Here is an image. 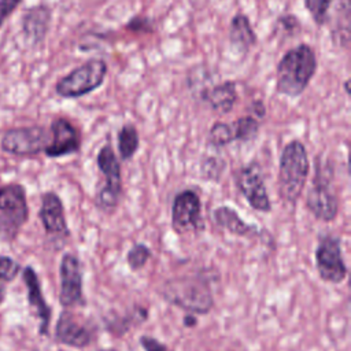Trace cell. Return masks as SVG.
Wrapping results in <instances>:
<instances>
[{
    "instance_id": "6da1fadb",
    "label": "cell",
    "mask_w": 351,
    "mask_h": 351,
    "mask_svg": "<svg viewBox=\"0 0 351 351\" xmlns=\"http://www.w3.org/2000/svg\"><path fill=\"white\" fill-rule=\"evenodd\" d=\"M318 67L317 55L308 44L288 49L276 67V90L288 97L300 96Z\"/></svg>"
},
{
    "instance_id": "7a4b0ae2",
    "label": "cell",
    "mask_w": 351,
    "mask_h": 351,
    "mask_svg": "<svg viewBox=\"0 0 351 351\" xmlns=\"http://www.w3.org/2000/svg\"><path fill=\"white\" fill-rule=\"evenodd\" d=\"M308 156L306 147L299 140L289 141L281 151L278 165V193L288 203L295 204L307 181Z\"/></svg>"
},
{
    "instance_id": "3957f363",
    "label": "cell",
    "mask_w": 351,
    "mask_h": 351,
    "mask_svg": "<svg viewBox=\"0 0 351 351\" xmlns=\"http://www.w3.org/2000/svg\"><path fill=\"white\" fill-rule=\"evenodd\" d=\"M162 296L189 314H207L214 306L208 281L199 276L167 280L162 287Z\"/></svg>"
},
{
    "instance_id": "277c9868",
    "label": "cell",
    "mask_w": 351,
    "mask_h": 351,
    "mask_svg": "<svg viewBox=\"0 0 351 351\" xmlns=\"http://www.w3.org/2000/svg\"><path fill=\"white\" fill-rule=\"evenodd\" d=\"M107 71L108 67L103 59H88L85 63L58 80L55 92L63 99L82 97L103 85Z\"/></svg>"
},
{
    "instance_id": "5b68a950",
    "label": "cell",
    "mask_w": 351,
    "mask_h": 351,
    "mask_svg": "<svg viewBox=\"0 0 351 351\" xmlns=\"http://www.w3.org/2000/svg\"><path fill=\"white\" fill-rule=\"evenodd\" d=\"M333 170L322 167L321 162L315 160V176L310 189L307 191L306 207L319 221L330 222L337 217L339 199L332 186Z\"/></svg>"
},
{
    "instance_id": "8992f818",
    "label": "cell",
    "mask_w": 351,
    "mask_h": 351,
    "mask_svg": "<svg viewBox=\"0 0 351 351\" xmlns=\"http://www.w3.org/2000/svg\"><path fill=\"white\" fill-rule=\"evenodd\" d=\"M29 217L25 188L11 182L0 186V236L14 240Z\"/></svg>"
},
{
    "instance_id": "52a82bcc",
    "label": "cell",
    "mask_w": 351,
    "mask_h": 351,
    "mask_svg": "<svg viewBox=\"0 0 351 351\" xmlns=\"http://www.w3.org/2000/svg\"><path fill=\"white\" fill-rule=\"evenodd\" d=\"M96 165L104 177V185L96 193L95 203L104 213H112L121 197L122 177L119 160L110 144L101 147L96 156Z\"/></svg>"
},
{
    "instance_id": "ba28073f",
    "label": "cell",
    "mask_w": 351,
    "mask_h": 351,
    "mask_svg": "<svg viewBox=\"0 0 351 351\" xmlns=\"http://www.w3.org/2000/svg\"><path fill=\"white\" fill-rule=\"evenodd\" d=\"M51 133L44 126H21L8 129L1 137V149L16 156H34L44 152Z\"/></svg>"
},
{
    "instance_id": "9c48e42d",
    "label": "cell",
    "mask_w": 351,
    "mask_h": 351,
    "mask_svg": "<svg viewBox=\"0 0 351 351\" xmlns=\"http://www.w3.org/2000/svg\"><path fill=\"white\" fill-rule=\"evenodd\" d=\"M315 266L319 277L332 284L341 282L347 276V266L341 254V241L337 236L324 234L315 248Z\"/></svg>"
},
{
    "instance_id": "30bf717a",
    "label": "cell",
    "mask_w": 351,
    "mask_h": 351,
    "mask_svg": "<svg viewBox=\"0 0 351 351\" xmlns=\"http://www.w3.org/2000/svg\"><path fill=\"white\" fill-rule=\"evenodd\" d=\"M234 182L240 193L254 210L261 213H269L271 210L262 167L258 162H250L245 166H241L234 174Z\"/></svg>"
},
{
    "instance_id": "8fae6325",
    "label": "cell",
    "mask_w": 351,
    "mask_h": 351,
    "mask_svg": "<svg viewBox=\"0 0 351 351\" xmlns=\"http://www.w3.org/2000/svg\"><path fill=\"white\" fill-rule=\"evenodd\" d=\"M171 225L178 234L200 232L204 229L202 203L196 192L186 189L176 195L171 206Z\"/></svg>"
},
{
    "instance_id": "7c38bea8",
    "label": "cell",
    "mask_w": 351,
    "mask_h": 351,
    "mask_svg": "<svg viewBox=\"0 0 351 351\" xmlns=\"http://www.w3.org/2000/svg\"><path fill=\"white\" fill-rule=\"evenodd\" d=\"M60 291L59 302L63 307L84 306L82 293V270L78 258L73 254H64L59 267Z\"/></svg>"
},
{
    "instance_id": "4fadbf2b",
    "label": "cell",
    "mask_w": 351,
    "mask_h": 351,
    "mask_svg": "<svg viewBox=\"0 0 351 351\" xmlns=\"http://www.w3.org/2000/svg\"><path fill=\"white\" fill-rule=\"evenodd\" d=\"M51 140L44 154L48 158H62L80 151L81 137L77 128L66 118H56L51 123Z\"/></svg>"
},
{
    "instance_id": "5bb4252c",
    "label": "cell",
    "mask_w": 351,
    "mask_h": 351,
    "mask_svg": "<svg viewBox=\"0 0 351 351\" xmlns=\"http://www.w3.org/2000/svg\"><path fill=\"white\" fill-rule=\"evenodd\" d=\"M38 217L48 236L55 239H66L70 234L64 218L63 203L55 192H45L43 195Z\"/></svg>"
},
{
    "instance_id": "9a60e30c",
    "label": "cell",
    "mask_w": 351,
    "mask_h": 351,
    "mask_svg": "<svg viewBox=\"0 0 351 351\" xmlns=\"http://www.w3.org/2000/svg\"><path fill=\"white\" fill-rule=\"evenodd\" d=\"M51 8L45 4L33 5L23 12L21 26L29 44L37 45L45 40L51 25Z\"/></svg>"
},
{
    "instance_id": "2e32d148",
    "label": "cell",
    "mask_w": 351,
    "mask_h": 351,
    "mask_svg": "<svg viewBox=\"0 0 351 351\" xmlns=\"http://www.w3.org/2000/svg\"><path fill=\"white\" fill-rule=\"evenodd\" d=\"M55 337L59 343L75 348H84L92 341L89 329L80 324L69 311L60 314L55 328Z\"/></svg>"
},
{
    "instance_id": "e0dca14e",
    "label": "cell",
    "mask_w": 351,
    "mask_h": 351,
    "mask_svg": "<svg viewBox=\"0 0 351 351\" xmlns=\"http://www.w3.org/2000/svg\"><path fill=\"white\" fill-rule=\"evenodd\" d=\"M199 99L204 101L213 111L219 114H228L237 103V85L234 81L230 80L222 81L203 90L199 95Z\"/></svg>"
},
{
    "instance_id": "ac0fdd59",
    "label": "cell",
    "mask_w": 351,
    "mask_h": 351,
    "mask_svg": "<svg viewBox=\"0 0 351 351\" xmlns=\"http://www.w3.org/2000/svg\"><path fill=\"white\" fill-rule=\"evenodd\" d=\"M22 277H23V282L27 288L29 304L34 310L36 315L40 319L38 330H40L41 335H47L48 328H49V322H51V307L47 304L44 296H43L40 280H38L36 271L33 270V267H30V266L23 269Z\"/></svg>"
},
{
    "instance_id": "d6986e66",
    "label": "cell",
    "mask_w": 351,
    "mask_h": 351,
    "mask_svg": "<svg viewBox=\"0 0 351 351\" xmlns=\"http://www.w3.org/2000/svg\"><path fill=\"white\" fill-rule=\"evenodd\" d=\"M256 33L254 32L248 16L243 12L236 14L229 25V41L234 51L245 55L256 44Z\"/></svg>"
},
{
    "instance_id": "ffe728a7",
    "label": "cell",
    "mask_w": 351,
    "mask_h": 351,
    "mask_svg": "<svg viewBox=\"0 0 351 351\" xmlns=\"http://www.w3.org/2000/svg\"><path fill=\"white\" fill-rule=\"evenodd\" d=\"M213 218L219 228H223L233 234L244 236V237H262L261 229H258L255 225H251L243 221L239 217L237 211H234L228 206L217 207L213 211Z\"/></svg>"
},
{
    "instance_id": "44dd1931",
    "label": "cell",
    "mask_w": 351,
    "mask_h": 351,
    "mask_svg": "<svg viewBox=\"0 0 351 351\" xmlns=\"http://www.w3.org/2000/svg\"><path fill=\"white\" fill-rule=\"evenodd\" d=\"M332 7V41L341 48H348L351 33V0H333Z\"/></svg>"
},
{
    "instance_id": "7402d4cb",
    "label": "cell",
    "mask_w": 351,
    "mask_h": 351,
    "mask_svg": "<svg viewBox=\"0 0 351 351\" xmlns=\"http://www.w3.org/2000/svg\"><path fill=\"white\" fill-rule=\"evenodd\" d=\"M118 152L122 160H129L134 156L140 145L138 132L134 125L125 123L118 132Z\"/></svg>"
},
{
    "instance_id": "603a6c76",
    "label": "cell",
    "mask_w": 351,
    "mask_h": 351,
    "mask_svg": "<svg viewBox=\"0 0 351 351\" xmlns=\"http://www.w3.org/2000/svg\"><path fill=\"white\" fill-rule=\"evenodd\" d=\"M148 317V313L144 307H140V306H134V310L132 311V314L129 313L128 315L125 317H119V318H115L112 321H108L106 324V328L107 330H111L112 333H115V336H122L125 332L129 330L130 325H133V322H144Z\"/></svg>"
},
{
    "instance_id": "cb8c5ba5",
    "label": "cell",
    "mask_w": 351,
    "mask_h": 351,
    "mask_svg": "<svg viewBox=\"0 0 351 351\" xmlns=\"http://www.w3.org/2000/svg\"><path fill=\"white\" fill-rule=\"evenodd\" d=\"M232 129H233L234 141H241V143L252 141L254 138H256L259 133V121L252 115H245L236 119L232 123Z\"/></svg>"
},
{
    "instance_id": "d4e9b609",
    "label": "cell",
    "mask_w": 351,
    "mask_h": 351,
    "mask_svg": "<svg viewBox=\"0 0 351 351\" xmlns=\"http://www.w3.org/2000/svg\"><path fill=\"white\" fill-rule=\"evenodd\" d=\"M234 141L233 129L230 123L226 122H215L208 130L207 143L213 148H223L228 144Z\"/></svg>"
},
{
    "instance_id": "484cf974",
    "label": "cell",
    "mask_w": 351,
    "mask_h": 351,
    "mask_svg": "<svg viewBox=\"0 0 351 351\" xmlns=\"http://www.w3.org/2000/svg\"><path fill=\"white\" fill-rule=\"evenodd\" d=\"M332 3L333 0H304V7L317 26H322L328 22Z\"/></svg>"
},
{
    "instance_id": "4316f807",
    "label": "cell",
    "mask_w": 351,
    "mask_h": 351,
    "mask_svg": "<svg viewBox=\"0 0 351 351\" xmlns=\"http://www.w3.org/2000/svg\"><path fill=\"white\" fill-rule=\"evenodd\" d=\"M149 258L151 250L143 243L133 244V247H130V250L126 254V262L132 270H138L143 266H145Z\"/></svg>"
},
{
    "instance_id": "83f0119b",
    "label": "cell",
    "mask_w": 351,
    "mask_h": 351,
    "mask_svg": "<svg viewBox=\"0 0 351 351\" xmlns=\"http://www.w3.org/2000/svg\"><path fill=\"white\" fill-rule=\"evenodd\" d=\"M300 29V21L293 14H284L278 16L276 21V33L285 36V38L299 34Z\"/></svg>"
},
{
    "instance_id": "f1b7e54d",
    "label": "cell",
    "mask_w": 351,
    "mask_h": 351,
    "mask_svg": "<svg viewBox=\"0 0 351 351\" xmlns=\"http://www.w3.org/2000/svg\"><path fill=\"white\" fill-rule=\"evenodd\" d=\"M225 169V162L218 156L204 158L202 163V174L207 180H218Z\"/></svg>"
},
{
    "instance_id": "f546056e",
    "label": "cell",
    "mask_w": 351,
    "mask_h": 351,
    "mask_svg": "<svg viewBox=\"0 0 351 351\" xmlns=\"http://www.w3.org/2000/svg\"><path fill=\"white\" fill-rule=\"evenodd\" d=\"M125 29L132 33H152L154 19L145 15H134L126 22Z\"/></svg>"
},
{
    "instance_id": "4dcf8cb0",
    "label": "cell",
    "mask_w": 351,
    "mask_h": 351,
    "mask_svg": "<svg viewBox=\"0 0 351 351\" xmlns=\"http://www.w3.org/2000/svg\"><path fill=\"white\" fill-rule=\"evenodd\" d=\"M19 263L10 256L0 255V281L10 282L19 273Z\"/></svg>"
},
{
    "instance_id": "1f68e13d",
    "label": "cell",
    "mask_w": 351,
    "mask_h": 351,
    "mask_svg": "<svg viewBox=\"0 0 351 351\" xmlns=\"http://www.w3.org/2000/svg\"><path fill=\"white\" fill-rule=\"evenodd\" d=\"M140 344L144 351H171L166 347V344L160 343L159 340L151 337V336H141Z\"/></svg>"
},
{
    "instance_id": "d6a6232c",
    "label": "cell",
    "mask_w": 351,
    "mask_h": 351,
    "mask_svg": "<svg viewBox=\"0 0 351 351\" xmlns=\"http://www.w3.org/2000/svg\"><path fill=\"white\" fill-rule=\"evenodd\" d=\"M22 0H0V27L5 19L15 11Z\"/></svg>"
},
{
    "instance_id": "836d02e7",
    "label": "cell",
    "mask_w": 351,
    "mask_h": 351,
    "mask_svg": "<svg viewBox=\"0 0 351 351\" xmlns=\"http://www.w3.org/2000/svg\"><path fill=\"white\" fill-rule=\"evenodd\" d=\"M250 111L252 112V117L259 119H263L266 115V107L265 103L262 100H252V103L250 104Z\"/></svg>"
},
{
    "instance_id": "e575fe53",
    "label": "cell",
    "mask_w": 351,
    "mask_h": 351,
    "mask_svg": "<svg viewBox=\"0 0 351 351\" xmlns=\"http://www.w3.org/2000/svg\"><path fill=\"white\" fill-rule=\"evenodd\" d=\"M196 324H197V319H196L195 314H189V313H188V314L184 317V325H185L186 328H193Z\"/></svg>"
},
{
    "instance_id": "d590c367",
    "label": "cell",
    "mask_w": 351,
    "mask_h": 351,
    "mask_svg": "<svg viewBox=\"0 0 351 351\" xmlns=\"http://www.w3.org/2000/svg\"><path fill=\"white\" fill-rule=\"evenodd\" d=\"M3 284H4V282L0 281V303H1L3 298H4V285H3Z\"/></svg>"
},
{
    "instance_id": "8d00e7d4",
    "label": "cell",
    "mask_w": 351,
    "mask_h": 351,
    "mask_svg": "<svg viewBox=\"0 0 351 351\" xmlns=\"http://www.w3.org/2000/svg\"><path fill=\"white\" fill-rule=\"evenodd\" d=\"M344 90L347 95H350V80H346L344 82Z\"/></svg>"
},
{
    "instance_id": "74e56055",
    "label": "cell",
    "mask_w": 351,
    "mask_h": 351,
    "mask_svg": "<svg viewBox=\"0 0 351 351\" xmlns=\"http://www.w3.org/2000/svg\"><path fill=\"white\" fill-rule=\"evenodd\" d=\"M100 351H117V350H114V348H107V350H100Z\"/></svg>"
}]
</instances>
